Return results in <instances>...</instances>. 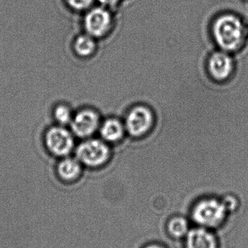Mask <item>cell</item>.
<instances>
[{
	"label": "cell",
	"instance_id": "cell-1",
	"mask_svg": "<svg viewBox=\"0 0 248 248\" xmlns=\"http://www.w3.org/2000/svg\"><path fill=\"white\" fill-rule=\"evenodd\" d=\"M211 39L216 49L235 53L246 39V26L237 15L230 12L220 13L211 24Z\"/></svg>",
	"mask_w": 248,
	"mask_h": 248
},
{
	"label": "cell",
	"instance_id": "cell-2",
	"mask_svg": "<svg viewBox=\"0 0 248 248\" xmlns=\"http://www.w3.org/2000/svg\"><path fill=\"white\" fill-rule=\"evenodd\" d=\"M115 13L99 4L93 6L84 13L83 17L84 33L97 40L107 37L116 28Z\"/></svg>",
	"mask_w": 248,
	"mask_h": 248
},
{
	"label": "cell",
	"instance_id": "cell-3",
	"mask_svg": "<svg viewBox=\"0 0 248 248\" xmlns=\"http://www.w3.org/2000/svg\"><path fill=\"white\" fill-rule=\"evenodd\" d=\"M112 155V147L102 139H85L76 148V157L82 164L91 169L104 167Z\"/></svg>",
	"mask_w": 248,
	"mask_h": 248
},
{
	"label": "cell",
	"instance_id": "cell-4",
	"mask_svg": "<svg viewBox=\"0 0 248 248\" xmlns=\"http://www.w3.org/2000/svg\"><path fill=\"white\" fill-rule=\"evenodd\" d=\"M126 134L132 138L147 135L155 124L152 109L145 104H135L127 110L123 118Z\"/></svg>",
	"mask_w": 248,
	"mask_h": 248
},
{
	"label": "cell",
	"instance_id": "cell-5",
	"mask_svg": "<svg viewBox=\"0 0 248 248\" xmlns=\"http://www.w3.org/2000/svg\"><path fill=\"white\" fill-rule=\"evenodd\" d=\"M227 214L221 200L207 198L200 200L194 206L192 218L201 227L209 230L221 225Z\"/></svg>",
	"mask_w": 248,
	"mask_h": 248
},
{
	"label": "cell",
	"instance_id": "cell-6",
	"mask_svg": "<svg viewBox=\"0 0 248 248\" xmlns=\"http://www.w3.org/2000/svg\"><path fill=\"white\" fill-rule=\"evenodd\" d=\"M45 146L50 153L57 157H64L74 149V135L64 125L51 127L45 133Z\"/></svg>",
	"mask_w": 248,
	"mask_h": 248
},
{
	"label": "cell",
	"instance_id": "cell-7",
	"mask_svg": "<svg viewBox=\"0 0 248 248\" xmlns=\"http://www.w3.org/2000/svg\"><path fill=\"white\" fill-rule=\"evenodd\" d=\"M207 70L211 78L218 83L229 81L235 71V61L231 53L215 49L208 55Z\"/></svg>",
	"mask_w": 248,
	"mask_h": 248
},
{
	"label": "cell",
	"instance_id": "cell-8",
	"mask_svg": "<svg viewBox=\"0 0 248 248\" xmlns=\"http://www.w3.org/2000/svg\"><path fill=\"white\" fill-rule=\"evenodd\" d=\"M101 116L93 108L82 109L73 116L71 122V132L79 138H90L99 131L101 124Z\"/></svg>",
	"mask_w": 248,
	"mask_h": 248
},
{
	"label": "cell",
	"instance_id": "cell-9",
	"mask_svg": "<svg viewBox=\"0 0 248 248\" xmlns=\"http://www.w3.org/2000/svg\"><path fill=\"white\" fill-rule=\"evenodd\" d=\"M99 131L102 140L108 144H117L126 136L123 120L115 116H109L102 121Z\"/></svg>",
	"mask_w": 248,
	"mask_h": 248
},
{
	"label": "cell",
	"instance_id": "cell-10",
	"mask_svg": "<svg viewBox=\"0 0 248 248\" xmlns=\"http://www.w3.org/2000/svg\"><path fill=\"white\" fill-rule=\"evenodd\" d=\"M186 239V248H217L215 236L203 227L189 230Z\"/></svg>",
	"mask_w": 248,
	"mask_h": 248
},
{
	"label": "cell",
	"instance_id": "cell-11",
	"mask_svg": "<svg viewBox=\"0 0 248 248\" xmlns=\"http://www.w3.org/2000/svg\"><path fill=\"white\" fill-rule=\"evenodd\" d=\"M83 165L76 157H63L57 166V173L64 182H72L77 180L83 172Z\"/></svg>",
	"mask_w": 248,
	"mask_h": 248
},
{
	"label": "cell",
	"instance_id": "cell-12",
	"mask_svg": "<svg viewBox=\"0 0 248 248\" xmlns=\"http://www.w3.org/2000/svg\"><path fill=\"white\" fill-rule=\"evenodd\" d=\"M97 39L84 33L74 39L73 49L76 55L80 58H87L93 56L98 49Z\"/></svg>",
	"mask_w": 248,
	"mask_h": 248
},
{
	"label": "cell",
	"instance_id": "cell-13",
	"mask_svg": "<svg viewBox=\"0 0 248 248\" xmlns=\"http://www.w3.org/2000/svg\"><path fill=\"white\" fill-rule=\"evenodd\" d=\"M167 230L174 238H182L189 233V223L183 217H174L169 221Z\"/></svg>",
	"mask_w": 248,
	"mask_h": 248
},
{
	"label": "cell",
	"instance_id": "cell-14",
	"mask_svg": "<svg viewBox=\"0 0 248 248\" xmlns=\"http://www.w3.org/2000/svg\"><path fill=\"white\" fill-rule=\"evenodd\" d=\"M53 116L58 125H65L71 124L74 114L70 107L66 105L61 104L54 109Z\"/></svg>",
	"mask_w": 248,
	"mask_h": 248
},
{
	"label": "cell",
	"instance_id": "cell-15",
	"mask_svg": "<svg viewBox=\"0 0 248 248\" xmlns=\"http://www.w3.org/2000/svg\"><path fill=\"white\" fill-rule=\"evenodd\" d=\"M66 4L76 13H85L95 5L96 0H64Z\"/></svg>",
	"mask_w": 248,
	"mask_h": 248
},
{
	"label": "cell",
	"instance_id": "cell-16",
	"mask_svg": "<svg viewBox=\"0 0 248 248\" xmlns=\"http://www.w3.org/2000/svg\"><path fill=\"white\" fill-rule=\"evenodd\" d=\"M126 0H96L99 5L116 12L121 6L123 5Z\"/></svg>",
	"mask_w": 248,
	"mask_h": 248
},
{
	"label": "cell",
	"instance_id": "cell-17",
	"mask_svg": "<svg viewBox=\"0 0 248 248\" xmlns=\"http://www.w3.org/2000/svg\"><path fill=\"white\" fill-rule=\"evenodd\" d=\"M221 201L225 206L227 212L234 211L238 206L237 198H234L233 195H227L223 199H221Z\"/></svg>",
	"mask_w": 248,
	"mask_h": 248
},
{
	"label": "cell",
	"instance_id": "cell-18",
	"mask_svg": "<svg viewBox=\"0 0 248 248\" xmlns=\"http://www.w3.org/2000/svg\"><path fill=\"white\" fill-rule=\"evenodd\" d=\"M144 248H163L161 246H157V245H149V246H147Z\"/></svg>",
	"mask_w": 248,
	"mask_h": 248
}]
</instances>
